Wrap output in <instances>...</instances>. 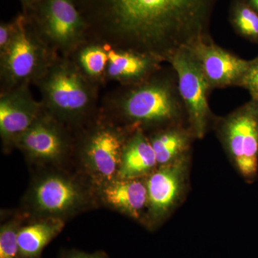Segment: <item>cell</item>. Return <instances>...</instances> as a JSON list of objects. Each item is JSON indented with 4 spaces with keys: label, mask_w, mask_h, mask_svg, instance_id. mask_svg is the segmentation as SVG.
<instances>
[{
    "label": "cell",
    "mask_w": 258,
    "mask_h": 258,
    "mask_svg": "<svg viewBox=\"0 0 258 258\" xmlns=\"http://www.w3.org/2000/svg\"><path fill=\"white\" fill-rule=\"evenodd\" d=\"M100 111L128 128L154 132L171 125L187 124L184 101L175 71L169 64L137 84L119 86L103 96Z\"/></svg>",
    "instance_id": "obj_2"
},
{
    "label": "cell",
    "mask_w": 258,
    "mask_h": 258,
    "mask_svg": "<svg viewBox=\"0 0 258 258\" xmlns=\"http://www.w3.org/2000/svg\"><path fill=\"white\" fill-rule=\"evenodd\" d=\"M75 147V133L44 109L15 144L28 160L43 164H60Z\"/></svg>",
    "instance_id": "obj_11"
},
{
    "label": "cell",
    "mask_w": 258,
    "mask_h": 258,
    "mask_svg": "<svg viewBox=\"0 0 258 258\" xmlns=\"http://www.w3.org/2000/svg\"><path fill=\"white\" fill-rule=\"evenodd\" d=\"M30 16L56 53L69 57L88 38V27L75 0H39Z\"/></svg>",
    "instance_id": "obj_8"
},
{
    "label": "cell",
    "mask_w": 258,
    "mask_h": 258,
    "mask_svg": "<svg viewBox=\"0 0 258 258\" xmlns=\"http://www.w3.org/2000/svg\"><path fill=\"white\" fill-rule=\"evenodd\" d=\"M240 86L249 91L252 99L258 100V57L251 60L250 66Z\"/></svg>",
    "instance_id": "obj_22"
},
{
    "label": "cell",
    "mask_w": 258,
    "mask_h": 258,
    "mask_svg": "<svg viewBox=\"0 0 258 258\" xmlns=\"http://www.w3.org/2000/svg\"><path fill=\"white\" fill-rule=\"evenodd\" d=\"M18 23L16 18L9 23H2L0 25V53L5 52L10 46L16 35Z\"/></svg>",
    "instance_id": "obj_23"
},
{
    "label": "cell",
    "mask_w": 258,
    "mask_h": 258,
    "mask_svg": "<svg viewBox=\"0 0 258 258\" xmlns=\"http://www.w3.org/2000/svg\"><path fill=\"white\" fill-rule=\"evenodd\" d=\"M249 5L258 13V0H249Z\"/></svg>",
    "instance_id": "obj_26"
},
{
    "label": "cell",
    "mask_w": 258,
    "mask_h": 258,
    "mask_svg": "<svg viewBox=\"0 0 258 258\" xmlns=\"http://www.w3.org/2000/svg\"><path fill=\"white\" fill-rule=\"evenodd\" d=\"M175 71L180 94L184 101L187 123L196 139H203L216 117L209 105L212 91L196 57L189 47L180 49L168 59Z\"/></svg>",
    "instance_id": "obj_9"
},
{
    "label": "cell",
    "mask_w": 258,
    "mask_h": 258,
    "mask_svg": "<svg viewBox=\"0 0 258 258\" xmlns=\"http://www.w3.org/2000/svg\"><path fill=\"white\" fill-rule=\"evenodd\" d=\"M217 0H81L89 40L161 62L210 37Z\"/></svg>",
    "instance_id": "obj_1"
},
{
    "label": "cell",
    "mask_w": 258,
    "mask_h": 258,
    "mask_svg": "<svg viewBox=\"0 0 258 258\" xmlns=\"http://www.w3.org/2000/svg\"><path fill=\"white\" fill-rule=\"evenodd\" d=\"M257 101H258V100H257Z\"/></svg>",
    "instance_id": "obj_27"
},
{
    "label": "cell",
    "mask_w": 258,
    "mask_h": 258,
    "mask_svg": "<svg viewBox=\"0 0 258 258\" xmlns=\"http://www.w3.org/2000/svg\"><path fill=\"white\" fill-rule=\"evenodd\" d=\"M162 63L153 56L108 45L106 83L115 82L119 86L137 84L155 74Z\"/></svg>",
    "instance_id": "obj_15"
},
{
    "label": "cell",
    "mask_w": 258,
    "mask_h": 258,
    "mask_svg": "<svg viewBox=\"0 0 258 258\" xmlns=\"http://www.w3.org/2000/svg\"><path fill=\"white\" fill-rule=\"evenodd\" d=\"M64 224L62 219L40 217L22 226L18 234L19 257H40L44 248L60 233Z\"/></svg>",
    "instance_id": "obj_18"
},
{
    "label": "cell",
    "mask_w": 258,
    "mask_h": 258,
    "mask_svg": "<svg viewBox=\"0 0 258 258\" xmlns=\"http://www.w3.org/2000/svg\"><path fill=\"white\" fill-rule=\"evenodd\" d=\"M60 258H108L106 252L103 251L88 253L78 249H64L60 253Z\"/></svg>",
    "instance_id": "obj_24"
},
{
    "label": "cell",
    "mask_w": 258,
    "mask_h": 258,
    "mask_svg": "<svg viewBox=\"0 0 258 258\" xmlns=\"http://www.w3.org/2000/svg\"><path fill=\"white\" fill-rule=\"evenodd\" d=\"M132 130L112 121L99 110L75 133V151L96 189L118 176L122 152Z\"/></svg>",
    "instance_id": "obj_4"
},
{
    "label": "cell",
    "mask_w": 258,
    "mask_h": 258,
    "mask_svg": "<svg viewBox=\"0 0 258 258\" xmlns=\"http://www.w3.org/2000/svg\"><path fill=\"white\" fill-rule=\"evenodd\" d=\"M231 23L236 32L252 41H258V13L247 3L237 1L232 5Z\"/></svg>",
    "instance_id": "obj_20"
},
{
    "label": "cell",
    "mask_w": 258,
    "mask_h": 258,
    "mask_svg": "<svg viewBox=\"0 0 258 258\" xmlns=\"http://www.w3.org/2000/svg\"><path fill=\"white\" fill-rule=\"evenodd\" d=\"M92 187L64 171H48L32 180L25 195L24 206L27 213L37 218L68 217L92 205Z\"/></svg>",
    "instance_id": "obj_6"
},
{
    "label": "cell",
    "mask_w": 258,
    "mask_h": 258,
    "mask_svg": "<svg viewBox=\"0 0 258 258\" xmlns=\"http://www.w3.org/2000/svg\"><path fill=\"white\" fill-rule=\"evenodd\" d=\"M23 226L20 217L11 219L0 227V258L19 257L18 234Z\"/></svg>",
    "instance_id": "obj_21"
},
{
    "label": "cell",
    "mask_w": 258,
    "mask_h": 258,
    "mask_svg": "<svg viewBox=\"0 0 258 258\" xmlns=\"http://www.w3.org/2000/svg\"><path fill=\"white\" fill-rule=\"evenodd\" d=\"M201 66L211 90L240 86L251 60L234 55L212 41L201 39L189 47Z\"/></svg>",
    "instance_id": "obj_13"
},
{
    "label": "cell",
    "mask_w": 258,
    "mask_h": 258,
    "mask_svg": "<svg viewBox=\"0 0 258 258\" xmlns=\"http://www.w3.org/2000/svg\"><path fill=\"white\" fill-rule=\"evenodd\" d=\"M85 77L99 87L106 85L108 45L96 40L83 42L70 56Z\"/></svg>",
    "instance_id": "obj_19"
},
{
    "label": "cell",
    "mask_w": 258,
    "mask_h": 258,
    "mask_svg": "<svg viewBox=\"0 0 258 258\" xmlns=\"http://www.w3.org/2000/svg\"><path fill=\"white\" fill-rule=\"evenodd\" d=\"M189 164L187 154L158 166L147 176L148 208L143 224L149 230L162 224L181 201L186 189Z\"/></svg>",
    "instance_id": "obj_10"
},
{
    "label": "cell",
    "mask_w": 258,
    "mask_h": 258,
    "mask_svg": "<svg viewBox=\"0 0 258 258\" xmlns=\"http://www.w3.org/2000/svg\"><path fill=\"white\" fill-rule=\"evenodd\" d=\"M30 86L23 85L0 93V137L5 150L15 148L17 141L43 111Z\"/></svg>",
    "instance_id": "obj_12"
},
{
    "label": "cell",
    "mask_w": 258,
    "mask_h": 258,
    "mask_svg": "<svg viewBox=\"0 0 258 258\" xmlns=\"http://www.w3.org/2000/svg\"><path fill=\"white\" fill-rule=\"evenodd\" d=\"M215 125L237 170L246 181H253L258 174V101L251 99Z\"/></svg>",
    "instance_id": "obj_7"
},
{
    "label": "cell",
    "mask_w": 258,
    "mask_h": 258,
    "mask_svg": "<svg viewBox=\"0 0 258 258\" xmlns=\"http://www.w3.org/2000/svg\"><path fill=\"white\" fill-rule=\"evenodd\" d=\"M96 190L101 203L106 207L144 223L148 208L147 176H117Z\"/></svg>",
    "instance_id": "obj_14"
},
{
    "label": "cell",
    "mask_w": 258,
    "mask_h": 258,
    "mask_svg": "<svg viewBox=\"0 0 258 258\" xmlns=\"http://www.w3.org/2000/svg\"><path fill=\"white\" fill-rule=\"evenodd\" d=\"M16 35L0 53V93L34 85L58 56L40 35L29 15L16 17Z\"/></svg>",
    "instance_id": "obj_5"
},
{
    "label": "cell",
    "mask_w": 258,
    "mask_h": 258,
    "mask_svg": "<svg viewBox=\"0 0 258 258\" xmlns=\"http://www.w3.org/2000/svg\"><path fill=\"white\" fill-rule=\"evenodd\" d=\"M157 167V158L148 134L142 129H133L123 147L118 176L146 177Z\"/></svg>",
    "instance_id": "obj_16"
},
{
    "label": "cell",
    "mask_w": 258,
    "mask_h": 258,
    "mask_svg": "<svg viewBox=\"0 0 258 258\" xmlns=\"http://www.w3.org/2000/svg\"><path fill=\"white\" fill-rule=\"evenodd\" d=\"M34 85L44 110L74 133L99 111L101 88L85 77L70 57L57 56Z\"/></svg>",
    "instance_id": "obj_3"
},
{
    "label": "cell",
    "mask_w": 258,
    "mask_h": 258,
    "mask_svg": "<svg viewBox=\"0 0 258 258\" xmlns=\"http://www.w3.org/2000/svg\"><path fill=\"white\" fill-rule=\"evenodd\" d=\"M158 166L165 165L189 154L195 136L187 124L171 125L148 134Z\"/></svg>",
    "instance_id": "obj_17"
},
{
    "label": "cell",
    "mask_w": 258,
    "mask_h": 258,
    "mask_svg": "<svg viewBox=\"0 0 258 258\" xmlns=\"http://www.w3.org/2000/svg\"><path fill=\"white\" fill-rule=\"evenodd\" d=\"M38 1L39 0H22V2H23L26 8H30L31 9L35 7V5L37 4Z\"/></svg>",
    "instance_id": "obj_25"
}]
</instances>
